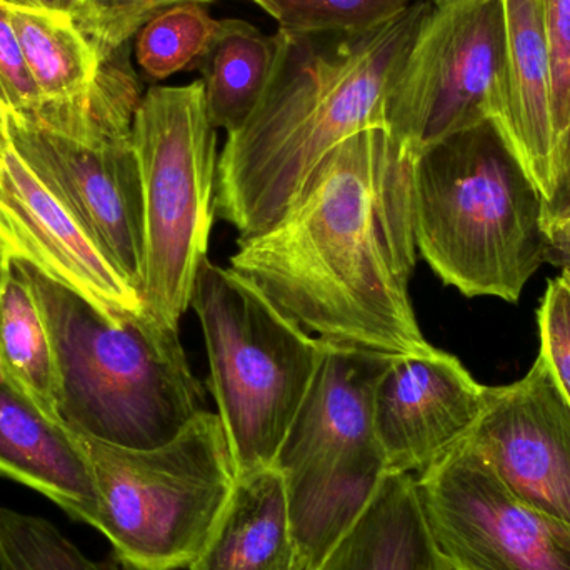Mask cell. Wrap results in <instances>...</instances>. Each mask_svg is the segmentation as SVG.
<instances>
[{
  "instance_id": "7c38bea8",
  "label": "cell",
  "mask_w": 570,
  "mask_h": 570,
  "mask_svg": "<svg viewBox=\"0 0 570 570\" xmlns=\"http://www.w3.org/2000/svg\"><path fill=\"white\" fill-rule=\"evenodd\" d=\"M468 442L512 494L570 525V402L541 352L524 377L488 387Z\"/></svg>"
},
{
  "instance_id": "44dd1931",
  "label": "cell",
  "mask_w": 570,
  "mask_h": 570,
  "mask_svg": "<svg viewBox=\"0 0 570 570\" xmlns=\"http://www.w3.org/2000/svg\"><path fill=\"white\" fill-rule=\"evenodd\" d=\"M7 10L40 100L70 99L90 89L102 60L70 13Z\"/></svg>"
},
{
  "instance_id": "e0dca14e",
  "label": "cell",
  "mask_w": 570,
  "mask_h": 570,
  "mask_svg": "<svg viewBox=\"0 0 570 570\" xmlns=\"http://www.w3.org/2000/svg\"><path fill=\"white\" fill-rule=\"evenodd\" d=\"M283 472L237 475L229 501L189 570H297Z\"/></svg>"
},
{
  "instance_id": "d6a6232c",
  "label": "cell",
  "mask_w": 570,
  "mask_h": 570,
  "mask_svg": "<svg viewBox=\"0 0 570 570\" xmlns=\"http://www.w3.org/2000/svg\"><path fill=\"white\" fill-rule=\"evenodd\" d=\"M7 147V136L6 130H3V120H2V110H0V156H2L3 150Z\"/></svg>"
},
{
  "instance_id": "cb8c5ba5",
  "label": "cell",
  "mask_w": 570,
  "mask_h": 570,
  "mask_svg": "<svg viewBox=\"0 0 570 570\" xmlns=\"http://www.w3.org/2000/svg\"><path fill=\"white\" fill-rule=\"evenodd\" d=\"M292 36L355 32L384 22L417 0H249Z\"/></svg>"
},
{
  "instance_id": "4316f807",
  "label": "cell",
  "mask_w": 570,
  "mask_h": 570,
  "mask_svg": "<svg viewBox=\"0 0 570 570\" xmlns=\"http://www.w3.org/2000/svg\"><path fill=\"white\" fill-rule=\"evenodd\" d=\"M541 354L570 402V271L549 281L538 308Z\"/></svg>"
},
{
  "instance_id": "f546056e",
  "label": "cell",
  "mask_w": 570,
  "mask_h": 570,
  "mask_svg": "<svg viewBox=\"0 0 570 570\" xmlns=\"http://www.w3.org/2000/svg\"><path fill=\"white\" fill-rule=\"evenodd\" d=\"M6 7H19V9L56 10V12L73 13L79 0H0Z\"/></svg>"
},
{
  "instance_id": "ac0fdd59",
  "label": "cell",
  "mask_w": 570,
  "mask_h": 570,
  "mask_svg": "<svg viewBox=\"0 0 570 570\" xmlns=\"http://www.w3.org/2000/svg\"><path fill=\"white\" fill-rule=\"evenodd\" d=\"M317 570H448L425 521L417 478L387 472Z\"/></svg>"
},
{
  "instance_id": "30bf717a",
  "label": "cell",
  "mask_w": 570,
  "mask_h": 570,
  "mask_svg": "<svg viewBox=\"0 0 570 570\" xmlns=\"http://www.w3.org/2000/svg\"><path fill=\"white\" fill-rule=\"evenodd\" d=\"M508 112L504 0H431L389 97V132L417 154L485 120L505 134Z\"/></svg>"
},
{
  "instance_id": "ffe728a7",
  "label": "cell",
  "mask_w": 570,
  "mask_h": 570,
  "mask_svg": "<svg viewBox=\"0 0 570 570\" xmlns=\"http://www.w3.org/2000/svg\"><path fill=\"white\" fill-rule=\"evenodd\" d=\"M0 377L62 422L49 327L22 267L9 256L0 257Z\"/></svg>"
},
{
  "instance_id": "277c9868",
  "label": "cell",
  "mask_w": 570,
  "mask_h": 570,
  "mask_svg": "<svg viewBox=\"0 0 570 570\" xmlns=\"http://www.w3.org/2000/svg\"><path fill=\"white\" fill-rule=\"evenodd\" d=\"M17 263L49 327L59 415L70 431L147 451L173 441L206 411V391L190 368L179 328L146 311L110 321L82 295Z\"/></svg>"
},
{
  "instance_id": "9c48e42d",
  "label": "cell",
  "mask_w": 570,
  "mask_h": 570,
  "mask_svg": "<svg viewBox=\"0 0 570 570\" xmlns=\"http://www.w3.org/2000/svg\"><path fill=\"white\" fill-rule=\"evenodd\" d=\"M391 357L325 342L274 464L284 474L292 534L302 548H334L389 472L375 438L374 399Z\"/></svg>"
},
{
  "instance_id": "603a6c76",
  "label": "cell",
  "mask_w": 570,
  "mask_h": 570,
  "mask_svg": "<svg viewBox=\"0 0 570 570\" xmlns=\"http://www.w3.org/2000/svg\"><path fill=\"white\" fill-rule=\"evenodd\" d=\"M0 570H119L87 558L52 522L0 508Z\"/></svg>"
},
{
  "instance_id": "3957f363",
  "label": "cell",
  "mask_w": 570,
  "mask_h": 570,
  "mask_svg": "<svg viewBox=\"0 0 570 570\" xmlns=\"http://www.w3.org/2000/svg\"><path fill=\"white\" fill-rule=\"evenodd\" d=\"M412 200L419 253L465 297L518 304L559 254L546 229L544 196L492 120L419 150Z\"/></svg>"
},
{
  "instance_id": "d590c367",
  "label": "cell",
  "mask_w": 570,
  "mask_h": 570,
  "mask_svg": "<svg viewBox=\"0 0 570 570\" xmlns=\"http://www.w3.org/2000/svg\"><path fill=\"white\" fill-rule=\"evenodd\" d=\"M562 269H566V267H562Z\"/></svg>"
},
{
  "instance_id": "1f68e13d",
  "label": "cell",
  "mask_w": 570,
  "mask_h": 570,
  "mask_svg": "<svg viewBox=\"0 0 570 570\" xmlns=\"http://www.w3.org/2000/svg\"><path fill=\"white\" fill-rule=\"evenodd\" d=\"M559 256L562 257V267L570 271V246L559 247Z\"/></svg>"
},
{
  "instance_id": "9a60e30c",
  "label": "cell",
  "mask_w": 570,
  "mask_h": 570,
  "mask_svg": "<svg viewBox=\"0 0 570 570\" xmlns=\"http://www.w3.org/2000/svg\"><path fill=\"white\" fill-rule=\"evenodd\" d=\"M0 475L94 525L100 495L82 439L0 377Z\"/></svg>"
},
{
  "instance_id": "f1b7e54d",
  "label": "cell",
  "mask_w": 570,
  "mask_h": 570,
  "mask_svg": "<svg viewBox=\"0 0 570 570\" xmlns=\"http://www.w3.org/2000/svg\"><path fill=\"white\" fill-rule=\"evenodd\" d=\"M544 217L546 229L551 237L559 227L570 220V156L559 167L554 190L546 200Z\"/></svg>"
},
{
  "instance_id": "8992f818",
  "label": "cell",
  "mask_w": 570,
  "mask_h": 570,
  "mask_svg": "<svg viewBox=\"0 0 570 570\" xmlns=\"http://www.w3.org/2000/svg\"><path fill=\"white\" fill-rule=\"evenodd\" d=\"M190 305L209 355V391L236 474L276 464L325 351L249 277L204 259Z\"/></svg>"
},
{
  "instance_id": "2e32d148",
  "label": "cell",
  "mask_w": 570,
  "mask_h": 570,
  "mask_svg": "<svg viewBox=\"0 0 570 570\" xmlns=\"http://www.w3.org/2000/svg\"><path fill=\"white\" fill-rule=\"evenodd\" d=\"M509 49L505 136L544 200L556 183L552 66L541 0H504Z\"/></svg>"
},
{
  "instance_id": "484cf974",
  "label": "cell",
  "mask_w": 570,
  "mask_h": 570,
  "mask_svg": "<svg viewBox=\"0 0 570 570\" xmlns=\"http://www.w3.org/2000/svg\"><path fill=\"white\" fill-rule=\"evenodd\" d=\"M552 66L556 176L570 156V0H541ZM556 184V183H554Z\"/></svg>"
},
{
  "instance_id": "4fadbf2b",
  "label": "cell",
  "mask_w": 570,
  "mask_h": 570,
  "mask_svg": "<svg viewBox=\"0 0 570 570\" xmlns=\"http://www.w3.org/2000/svg\"><path fill=\"white\" fill-rule=\"evenodd\" d=\"M488 404L454 355L434 345L392 355L375 387V438L389 472L419 475L468 441Z\"/></svg>"
},
{
  "instance_id": "5b68a950",
  "label": "cell",
  "mask_w": 570,
  "mask_h": 570,
  "mask_svg": "<svg viewBox=\"0 0 570 570\" xmlns=\"http://www.w3.org/2000/svg\"><path fill=\"white\" fill-rule=\"evenodd\" d=\"M142 96L126 46L102 62L87 92L2 110L12 149L139 295L144 194L132 127Z\"/></svg>"
},
{
  "instance_id": "d6986e66",
  "label": "cell",
  "mask_w": 570,
  "mask_h": 570,
  "mask_svg": "<svg viewBox=\"0 0 570 570\" xmlns=\"http://www.w3.org/2000/svg\"><path fill=\"white\" fill-rule=\"evenodd\" d=\"M287 43L284 30L267 36L247 20H220L213 46L194 66L214 129L236 132L256 112L283 66Z\"/></svg>"
},
{
  "instance_id": "6da1fadb",
  "label": "cell",
  "mask_w": 570,
  "mask_h": 570,
  "mask_svg": "<svg viewBox=\"0 0 570 570\" xmlns=\"http://www.w3.org/2000/svg\"><path fill=\"white\" fill-rule=\"evenodd\" d=\"M414 157L385 129L348 137L283 219L237 239L230 267L322 341L384 355L425 351L409 292Z\"/></svg>"
},
{
  "instance_id": "7402d4cb",
  "label": "cell",
  "mask_w": 570,
  "mask_h": 570,
  "mask_svg": "<svg viewBox=\"0 0 570 570\" xmlns=\"http://www.w3.org/2000/svg\"><path fill=\"white\" fill-rule=\"evenodd\" d=\"M220 20L206 3L180 2L154 16L136 33V62L154 82L194 69L213 46Z\"/></svg>"
},
{
  "instance_id": "7a4b0ae2",
  "label": "cell",
  "mask_w": 570,
  "mask_h": 570,
  "mask_svg": "<svg viewBox=\"0 0 570 570\" xmlns=\"http://www.w3.org/2000/svg\"><path fill=\"white\" fill-rule=\"evenodd\" d=\"M431 0L355 32L292 36L263 102L227 134L216 216L239 239L273 227L322 160L348 137L389 130V97Z\"/></svg>"
},
{
  "instance_id": "836d02e7",
  "label": "cell",
  "mask_w": 570,
  "mask_h": 570,
  "mask_svg": "<svg viewBox=\"0 0 570 570\" xmlns=\"http://www.w3.org/2000/svg\"><path fill=\"white\" fill-rule=\"evenodd\" d=\"M6 256V250H3L2 243H0V257Z\"/></svg>"
},
{
  "instance_id": "83f0119b",
  "label": "cell",
  "mask_w": 570,
  "mask_h": 570,
  "mask_svg": "<svg viewBox=\"0 0 570 570\" xmlns=\"http://www.w3.org/2000/svg\"><path fill=\"white\" fill-rule=\"evenodd\" d=\"M39 102L40 94L23 60L9 10L0 3V110L22 112Z\"/></svg>"
},
{
  "instance_id": "e575fe53",
  "label": "cell",
  "mask_w": 570,
  "mask_h": 570,
  "mask_svg": "<svg viewBox=\"0 0 570 570\" xmlns=\"http://www.w3.org/2000/svg\"><path fill=\"white\" fill-rule=\"evenodd\" d=\"M297 570H305V569H304V568H302V566H301V564H298Z\"/></svg>"
},
{
  "instance_id": "4dcf8cb0",
  "label": "cell",
  "mask_w": 570,
  "mask_h": 570,
  "mask_svg": "<svg viewBox=\"0 0 570 570\" xmlns=\"http://www.w3.org/2000/svg\"><path fill=\"white\" fill-rule=\"evenodd\" d=\"M552 240L558 247L570 246V220L552 234Z\"/></svg>"
},
{
  "instance_id": "52a82bcc",
  "label": "cell",
  "mask_w": 570,
  "mask_h": 570,
  "mask_svg": "<svg viewBox=\"0 0 570 570\" xmlns=\"http://www.w3.org/2000/svg\"><path fill=\"white\" fill-rule=\"evenodd\" d=\"M79 438L99 488L92 528L109 539L116 561L130 570L189 569L237 479L219 414L206 409L173 441L147 451Z\"/></svg>"
},
{
  "instance_id": "ba28073f",
  "label": "cell",
  "mask_w": 570,
  "mask_h": 570,
  "mask_svg": "<svg viewBox=\"0 0 570 570\" xmlns=\"http://www.w3.org/2000/svg\"><path fill=\"white\" fill-rule=\"evenodd\" d=\"M144 194V311L179 328L216 219L217 129L200 80L154 86L134 117Z\"/></svg>"
},
{
  "instance_id": "d4e9b609",
  "label": "cell",
  "mask_w": 570,
  "mask_h": 570,
  "mask_svg": "<svg viewBox=\"0 0 570 570\" xmlns=\"http://www.w3.org/2000/svg\"><path fill=\"white\" fill-rule=\"evenodd\" d=\"M180 2L210 3L216 0H79L73 22L104 62L126 47L154 16Z\"/></svg>"
},
{
  "instance_id": "8fae6325",
  "label": "cell",
  "mask_w": 570,
  "mask_h": 570,
  "mask_svg": "<svg viewBox=\"0 0 570 570\" xmlns=\"http://www.w3.org/2000/svg\"><path fill=\"white\" fill-rule=\"evenodd\" d=\"M415 478L448 570H570V525L512 494L468 441Z\"/></svg>"
},
{
  "instance_id": "5bb4252c",
  "label": "cell",
  "mask_w": 570,
  "mask_h": 570,
  "mask_svg": "<svg viewBox=\"0 0 570 570\" xmlns=\"http://www.w3.org/2000/svg\"><path fill=\"white\" fill-rule=\"evenodd\" d=\"M0 243L6 256L82 295L110 321L144 312L139 292L20 159L9 140L0 156Z\"/></svg>"
}]
</instances>
